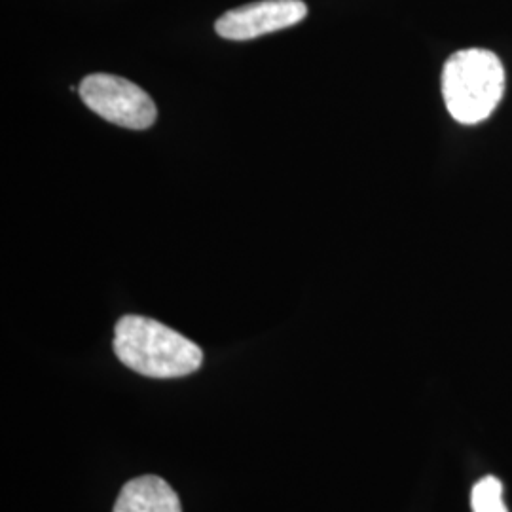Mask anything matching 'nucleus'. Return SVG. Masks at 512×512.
Here are the masks:
<instances>
[{
    "instance_id": "1",
    "label": "nucleus",
    "mask_w": 512,
    "mask_h": 512,
    "mask_svg": "<svg viewBox=\"0 0 512 512\" xmlns=\"http://www.w3.org/2000/svg\"><path fill=\"white\" fill-rule=\"evenodd\" d=\"M112 348L124 365L147 378H183L203 363L198 344L143 315H124L116 323Z\"/></svg>"
},
{
    "instance_id": "2",
    "label": "nucleus",
    "mask_w": 512,
    "mask_h": 512,
    "mask_svg": "<svg viewBox=\"0 0 512 512\" xmlns=\"http://www.w3.org/2000/svg\"><path fill=\"white\" fill-rule=\"evenodd\" d=\"M505 92L501 59L482 48L459 50L442 69V97L450 116L465 126L484 122Z\"/></svg>"
},
{
    "instance_id": "3",
    "label": "nucleus",
    "mask_w": 512,
    "mask_h": 512,
    "mask_svg": "<svg viewBox=\"0 0 512 512\" xmlns=\"http://www.w3.org/2000/svg\"><path fill=\"white\" fill-rule=\"evenodd\" d=\"M78 93L88 109L120 128L148 129L158 116L156 105L145 90L114 74L86 76Z\"/></svg>"
},
{
    "instance_id": "4",
    "label": "nucleus",
    "mask_w": 512,
    "mask_h": 512,
    "mask_svg": "<svg viewBox=\"0 0 512 512\" xmlns=\"http://www.w3.org/2000/svg\"><path fill=\"white\" fill-rule=\"evenodd\" d=\"M308 16L302 0H260L228 10L215 23V31L226 40H253L293 27Z\"/></svg>"
},
{
    "instance_id": "5",
    "label": "nucleus",
    "mask_w": 512,
    "mask_h": 512,
    "mask_svg": "<svg viewBox=\"0 0 512 512\" xmlns=\"http://www.w3.org/2000/svg\"><path fill=\"white\" fill-rule=\"evenodd\" d=\"M112 512H183V507L164 478L145 475L124 484Z\"/></svg>"
},
{
    "instance_id": "6",
    "label": "nucleus",
    "mask_w": 512,
    "mask_h": 512,
    "mask_svg": "<svg viewBox=\"0 0 512 512\" xmlns=\"http://www.w3.org/2000/svg\"><path fill=\"white\" fill-rule=\"evenodd\" d=\"M473 512H509L503 503V486L495 476L476 482L471 495Z\"/></svg>"
}]
</instances>
